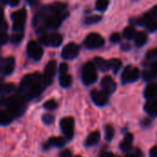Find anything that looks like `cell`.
Returning <instances> with one entry per match:
<instances>
[{"label": "cell", "mask_w": 157, "mask_h": 157, "mask_svg": "<svg viewBox=\"0 0 157 157\" xmlns=\"http://www.w3.org/2000/svg\"><path fill=\"white\" fill-rule=\"evenodd\" d=\"M66 5L63 3H53L46 6L40 13L35 15L33 19V26L36 27L40 23L43 25L44 28L55 29L62 24L63 20L67 17Z\"/></svg>", "instance_id": "1"}, {"label": "cell", "mask_w": 157, "mask_h": 157, "mask_svg": "<svg viewBox=\"0 0 157 157\" xmlns=\"http://www.w3.org/2000/svg\"><path fill=\"white\" fill-rule=\"evenodd\" d=\"M82 80H83V83L87 86L94 84L98 80L97 68L93 63L88 62L85 64V66L83 68Z\"/></svg>", "instance_id": "2"}, {"label": "cell", "mask_w": 157, "mask_h": 157, "mask_svg": "<svg viewBox=\"0 0 157 157\" xmlns=\"http://www.w3.org/2000/svg\"><path fill=\"white\" fill-rule=\"evenodd\" d=\"M41 81V75L39 73H33L27 75L23 77V79L20 82L19 90L21 93L25 94L27 91H29L35 84Z\"/></svg>", "instance_id": "3"}, {"label": "cell", "mask_w": 157, "mask_h": 157, "mask_svg": "<svg viewBox=\"0 0 157 157\" xmlns=\"http://www.w3.org/2000/svg\"><path fill=\"white\" fill-rule=\"evenodd\" d=\"M26 17H27V13L24 8L19 9L12 14V28L16 31H22L25 27V22H26Z\"/></svg>", "instance_id": "4"}, {"label": "cell", "mask_w": 157, "mask_h": 157, "mask_svg": "<svg viewBox=\"0 0 157 157\" xmlns=\"http://www.w3.org/2000/svg\"><path fill=\"white\" fill-rule=\"evenodd\" d=\"M104 43H105V40L103 37L98 33L88 34L84 40V44L87 49H98V48L102 47Z\"/></svg>", "instance_id": "5"}, {"label": "cell", "mask_w": 157, "mask_h": 157, "mask_svg": "<svg viewBox=\"0 0 157 157\" xmlns=\"http://www.w3.org/2000/svg\"><path fill=\"white\" fill-rule=\"evenodd\" d=\"M140 77V71L138 68L133 67L132 65L127 66L121 75V81L122 84H128V83H133L137 81Z\"/></svg>", "instance_id": "6"}, {"label": "cell", "mask_w": 157, "mask_h": 157, "mask_svg": "<svg viewBox=\"0 0 157 157\" xmlns=\"http://www.w3.org/2000/svg\"><path fill=\"white\" fill-rule=\"evenodd\" d=\"M56 66L57 63L55 61H50L44 70V74L41 76V80L44 86H50L52 83V79L56 73Z\"/></svg>", "instance_id": "7"}, {"label": "cell", "mask_w": 157, "mask_h": 157, "mask_svg": "<svg viewBox=\"0 0 157 157\" xmlns=\"http://www.w3.org/2000/svg\"><path fill=\"white\" fill-rule=\"evenodd\" d=\"M40 40L42 44L52 47H59L63 42V37L58 33L43 34L40 37Z\"/></svg>", "instance_id": "8"}, {"label": "cell", "mask_w": 157, "mask_h": 157, "mask_svg": "<svg viewBox=\"0 0 157 157\" xmlns=\"http://www.w3.org/2000/svg\"><path fill=\"white\" fill-rule=\"evenodd\" d=\"M80 48L75 42H70L66 44L62 51V57L65 60H73L79 53Z\"/></svg>", "instance_id": "9"}, {"label": "cell", "mask_w": 157, "mask_h": 157, "mask_svg": "<svg viewBox=\"0 0 157 157\" xmlns=\"http://www.w3.org/2000/svg\"><path fill=\"white\" fill-rule=\"evenodd\" d=\"M27 52L30 58H32L35 61H39L41 59L43 55V50L42 48L36 42V41H29L27 46Z\"/></svg>", "instance_id": "10"}, {"label": "cell", "mask_w": 157, "mask_h": 157, "mask_svg": "<svg viewBox=\"0 0 157 157\" xmlns=\"http://www.w3.org/2000/svg\"><path fill=\"white\" fill-rule=\"evenodd\" d=\"M60 126L65 137L67 139H72L74 135V126H75L74 119L70 117L62 119L60 122Z\"/></svg>", "instance_id": "11"}, {"label": "cell", "mask_w": 157, "mask_h": 157, "mask_svg": "<svg viewBox=\"0 0 157 157\" xmlns=\"http://www.w3.org/2000/svg\"><path fill=\"white\" fill-rule=\"evenodd\" d=\"M91 98L97 106L102 107L107 104L109 95L103 90H93L91 92Z\"/></svg>", "instance_id": "12"}, {"label": "cell", "mask_w": 157, "mask_h": 157, "mask_svg": "<svg viewBox=\"0 0 157 157\" xmlns=\"http://www.w3.org/2000/svg\"><path fill=\"white\" fill-rule=\"evenodd\" d=\"M101 87H102V90L109 96L115 92V90L117 88V84L111 76L107 75V76L103 77V79L101 81Z\"/></svg>", "instance_id": "13"}, {"label": "cell", "mask_w": 157, "mask_h": 157, "mask_svg": "<svg viewBox=\"0 0 157 157\" xmlns=\"http://www.w3.org/2000/svg\"><path fill=\"white\" fill-rule=\"evenodd\" d=\"M14 68H15V59L13 57L5 58L2 61L1 65H0L1 72L6 75L12 74V72L14 71Z\"/></svg>", "instance_id": "14"}, {"label": "cell", "mask_w": 157, "mask_h": 157, "mask_svg": "<svg viewBox=\"0 0 157 157\" xmlns=\"http://www.w3.org/2000/svg\"><path fill=\"white\" fill-rule=\"evenodd\" d=\"M132 141H133L132 134V133H126V135L124 136V139L122 140V142L120 144V148L121 149V151L124 152V153L130 152L131 149H132Z\"/></svg>", "instance_id": "15"}, {"label": "cell", "mask_w": 157, "mask_h": 157, "mask_svg": "<svg viewBox=\"0 0 157 157\" xmlns=\"http://www.w3.org/2000/svg\"><path fill=\"white\" fill-rule=\"evenodd\" d=\"M157 96V85L155 83L149 84L144 90V97L148 100L155 98Z\"/></svg>", "instance_id": "16"}, {"label": "cell", "mask_w": 157, "mask_h": 157, "mask_svg": "<svg viewBox=\"0 0 157 157\" xmlns=\"http://www.w3.org/2000/svg\"><path fill=\"white\" fill-rule=\"evenodd\" d=\"M93 63L95 64L96 68H98V70H100L102 72H106V71L109 70V61H106L105 59H103L101 57H95Z\"/></svg>", "instance_id": "17"}, {"label": "cell", "mask_w": 157, "mask_h": 157, "mask_svg": "<svg viewBox=\"0 0 157 157\" xmlns=\"http://www.w3.org/2000/svg\"><path fill=\"white\" fill-rule=\"evenodd\" d=\"M144 109L151 116H154V117L157 116V98L152 99V100H149L145 104Z\"/></svg>", "instance_id": "18"}, {"label": "cell", "mask_w": 157, "mask_h": 157, "mask_svg": "<svg viewBox=\"0 0 157 157\" xmlns=\"http://www.w3.org/2000/svg\"><path fill=\"white\" fill-rule=\"evenodd\" d=\"M99 140H100V133L98 132H93L87 136L85 144L86 146H88V147L94 146L99 142Z\"/></svg>", "instance_id": "19"}, {"label": "cell", "mask_w": 157, "mask_h": 157, "mask_svg": "<svg viewBox=\"0 0 157 157\" xmlns=\"http://www.w3.org/2000/svg\"><path fill=\"white\" fill-rule=\"evenodd\" d=\"M147 41V35L144 32H138L134 37V42L135 45L138 47L144 46Z\"/></svg>", "instance_id": "20"}, {"label": "cell", "mask_w": 157, "mask_h": 157, "mask_svg": "<svg viewBox=\"0 0 157 157\" xmlns=\"http://www.w3.org/2000/svg\"><path fill=\"white\" fill-rule=\"evenodd\" d=\"M154 18H155L154 15L152 14V12H150V13H146V14L144 15L142 17L136 19L135 21H136V24H137V25H140V26H146V25H147L152 19H154Z\"/></svg>", "instance_id": "21"}, {"label": "cell", "mask_w": 157, "mask_h": 157, "mask_svg": "<svg viewBox=\"0 0 157 157\" xmlns=\"http://www.w3.org/2000/svg\"><path fill=\"white\" fill-rule=\"evenodd\" d=\"M109 69H111L113 71V73H115V74H117L120 71V69L121 68V65H122V62L117 58H113V59L109 60Z\"/></svg>", "instance_id": "22"}, {"label": "cell", "mask_w": 157, "mask_h": 157, "mask_svg": "<svg viewBox=\"0 0 157 157\" xmlns=\"http://www.w3.org/2000/svg\"><path fill=\"white\" fill-rule=\"evenodd\" d=\"M72 84V76L70 75L66 74H63L60 75V85L63 87H68L70 86Z\"/></svg>", "instance_id": "23"}, {"label": "cell", "mask_w": 157, "mask_h": 157, "mask_svg": "<svg viewBox=\"0 0 157 157\" xmlns=\"http://www.w3.org/2000/svg\"><path fill=\"white\" fill-rule=\"evenodd\" d=\"M12 122V116L5 111H0V125L6 126Z\"/></svg>", "instance_id": "24"}, {"label": "cell", "mask_w": 157, "mask_h": 157, "mask_svg": "<svg viewBox=\"0 0 157 157\" xmlns=\"http://www.w3.org/2000/svg\"><path fill=\"white\" fill-rule=\"evenodd\" d=\"M65 144V141L62 137H52L49 140L48 144L50 146H54V147H62Z\"/></svg>", "instance_id": "25"}, {"label": "cell", "mask_w": 157, "mask_h": 157, "mask_svg": "<svg viewBox=\"0 0 157 157\" xmlns=\"http://www.w3.org/2000/svg\"><path fill=\"white\" fill-rule=\"evenodd\" d=\"M156 72L151 68V69H148V70H145V71L143 72V78H144V81L150 82V81L154 80L156 77Z\"/></svg>", "instance_id": "26"}, {"label": "cell", "mask_w": 157, "mask_h": 157, "mask_svg": "<svg viewBox=\"0 0 157 157\" xmlns=\"http://www.w3.org/2000/svg\"><path fill=\"white\" fill-rule=\"evenodd\" d=\"M136 34H137L136 29L132 26H129V27L125 28V29L123 30V36H124V38H126L128 40L134 39Z\"/></svg>", "instance_id": "27"}, {"label": "cell", "mask_w": 157, "mask_h": 157, "mask_svg": "<svg viewBox=\"0 0 157 157\" xmlns=\"http://www.w3.org/2000/svg\"><path fill=\"white\" fill-rule=\"evenodd\" d=\"M102 19V17L98 15H92V16H88L85 18V24L86 25H93V24H97L98 23L100 20Z\"/></svg>", "instance_id": "28"}, {"label": "cell", "mask_w": 157, "mask_h": 157, "mask_svg": "<svg viewBox=\"0 0 157 157\" xmlns=\"http://www.w3.org/2000/svg\"><path fill=\"white\" fill-rule=\"evenodd\" d=\"M114 134H115L114 128L111 125H107L105 127V138H106V140L110 142L113 139Z\"/></svg>", "instance_id": "29"}, {"label": "cell", "mask_w": 157, "mask_h": 157, "mask_svg": "<svg viewBox=\"0 0 157 157\" xmlns=\"http://www.w3.org/2000/svg\"><path fill=\"white\" fill-rule=\"evenodd\" d=\"M109 6V1L108 0H98L96 2V8L97 10L100 12H104L107 10Z\"/></svg>", "instance_id": "30"}, {"label": "cell", "mask_w": 157, "mask_h": 157, "mask_svg": "<svg viewBox=\"0 0 157 157\" xmlns=\"http://www.w3.org/2000/svg\"><path fill=\"white\" fill-rule=\"evenodd\" d=\"M43 107L44 109H48V110H54L57 109V103L55 100L53 99H50L48 101H46L44 104H43Z\"/></svg>", "instance_id": "31"}, {"label": "cell", "mask_w": 157, "mask_h": 157, "mask_svg": "<svg viewBox=\"0 0 157 157\" xmlns=\"http://www.w3.org/2000/svg\"><path fill=\"white\" fill-rule=\"evenodd\" d=\"M146 29L149 32H155L157 31V19H152L146 26Z\"/></svg>", "instance_id": "32"}, {"label": "cell", "mask_w": 157, "mask_h": 157, "mask_svg": "<svg viewBox=\"0 0 157 157\" xmlns=\"http://www.w3.org/2000/svg\"><path fill=\"white\" fill-rule=\"evenodd\" d=\"M41 120H42V122L46 125H50L52 123H53L54 121V117L52 115V114H44L42 117H41Z\"/></svg>", "instance_id": "33"}, {"label": "cell", "mask_w": 157, "mask_h": 157, "mask_svg": "<svg viewBox=\"0 0 157 157\" xmlns=\"http://www.w3.org/2000/svg\"><path fill=\"white\" fill-rule=\"evenodd\" d=\"M146 59H147L148 61H151L152 63L157 62V48L152 50V51H150V52L147 53Z\"/></svg>", "instance_id": "34"}, {"label": "cell", "mask_w": 157, "mask_h": 157, "mask_svg": "<svg viewBox=\"0 0 157 157\" xmlns=\"http://www.w3.org/2000/svg\"><path fill=\"white\" fill-rule=\"evenodd\" d=\"M14 89H15V86L13 84H3V88H2L3 93H10L14 91Z\"/></svg>", "instance_id": "35"}, {"label": "cell", "mask_w": 157, "mask_h": 157, "mask_svg": "<svg viewBox=\"0 0 157 157\" xmlns=\"http://www.w3.org/2000/svg\"><path fill=\"white\" fill-rule=\"evenodd\" d=\"M22 39H23V34H21V33L15 34L11 37V42L12 43H18L22 40Z\"/></svg>", "instance_id": "36"}, {"label": "cell", "mask_w": 157, "mask_h": 157, "mask_svg": "<svg viewBox=\"0 0 157 157\" xmlns=\"http://www.w3.org/2000/svg\"><path fill=\"white\" fill-rule=\"evenodd\" d=\"M121 35L119 33H113L110 36V41L112 43H118V42L121 41Z\"/></svg>", "instance_id": "37"}, {"label": "cell", "mask_w": 157, "mask_h": 157, "mask_svg": "<svg viewBox=\"0 0 157 157\" xmlns=\"http://www.w3.org/2000/svg\"><path fill=\"white\" fill-rule=\"evenodd\" d=\"M59 71H60V75L66 74V73H67V71H68V65H67L66 63H62V64L60 65V69H59Z\"/></svg>", "instance_id": "38"}, {"label": "cell", "mask_w": 157, "mask_h": 157, "mask_svg": "<svg viewBox=\"0 0 157 157\" xmlns=\"http://www.w3.org/2000/svg\"><path fill=\"white\" fill-rule=\"evenodd\" d=\"M99 157H115V156H114V155H113L112 153L104 151V152H101V153H100Z\"/></svg>", "instance_id": "39"}, {"label": "cell", "mask_w": 157, "mask_h": 157, "mask_svg": "<svg viewBox=\"0 0 157 157\" xmlns=\"http://www.w3.org/2000/svg\"><path fill=\"white\" fill-rule=\"evenodd\" d=\"M71 156H72V153H71L69 150H65V151L62 152V153L60 154V155H59V157H71Z\"/></svg>", "instance_id": "40"}, {"label": "cell", "mask_w": 157, "mask_h": 157, "mask_svg": "<svg viewBox=\"0 0 157 157\" xmlns=\"http://www.w3.org/2000/svg\"><path fill=\"white\" fill-rule=\"evenodd\" d=\"M150 156L151 157H157V146H154L150 150Z\"/></svg>", "instance_id": "41"}, {"label": "cell", "mask_w": 157, "mask_h": 157, "mask_svg": "<svg viewBox=\"0 0 157 157\" xmlns=\"http://www.w3.org/2000/svg\"><path fill=\"white\" fill-rule=\"evenodd\" d=\"M19 2H20V0H9V4L12 6H17L19 4Z\"/></svg>", "instance_id": "42"}, {"label": "cell", "mask_w": 157, "mask_h": 157, "mask_svg": "<svg viewBox=\"0 0 157 157\" xmlns=\"http://www.w3.org/2000/svg\"><path fill=\"white\" fill-rule=\"evenodd\" d=\"M152 14L154 15L155 17H157V6H155L152 9Z\"/></svg>", "instance_id": "43"}, {"label": "cell", "mask_w": 157, "mask_h": 157, "mask_svg": "<svg viewBox=\"0 0 157 157\" xmlns=\"http://www.w3.org/2000/svg\"><path fill=\"white\" fill-rule=\"evenodd\" d=\"M151 68H152L153 70H155V71L157 73V62H154V63H152V64H151Z\"/></svg>", "instance_id": "44"}, {"label": "cell", "mask_w": 157, "mask_h": 157, "mask_svg": "<svg viewBox=\"0 0 157 157\" xmlns=\"http://www.w3.org/2000/svg\"><path fill=\"white\" fill-rule=\"evenodd\" d=\"M142 124L143 125H150L151 124V121L148 120V119H145V120H144V121L142 122Z\"/></svg>", "instance_id": "45"}, {"label": "cell", "mask_w": 157, "mask_h": 157, "mask_svg": "<svg viewBox=\"0 0 157 157\" xmlns=\"http://www.w3.org/2000/svg\"><path fill=\"white\" fill-rule=\"evenodd\" d=\"M128 49H130V46L128 45V44H126V46H122V50H128Z\"/></svg>", "instance_id": "46"}, {"label": "cell", "mask_w": 157, "mask_h": 157, "mask_svg": "<svg viewBox=\"0 0 157 157\" xmlns=\"http://www.w3.org/2000/svg\"><path fill=\"white\" fill-rule=\"evenodd\" d=\"M2 88H3V84H0V92H2Z\"/></svg>", "instance_id": "47"}, {"label": "cell", "mask_w": 157, "mask_h": 157, "mask_svg": "<svg viewBox=\"0 0 157 157\" xmlns=\"http://www.w3.org/2000/svg\"><path fill=\"white\" fill-rule=\"evenodd\" d=\"M75 157H82V156H80V155H77V156H75Z\"/></svg>", "instance_id": "48"}]
</instances>
